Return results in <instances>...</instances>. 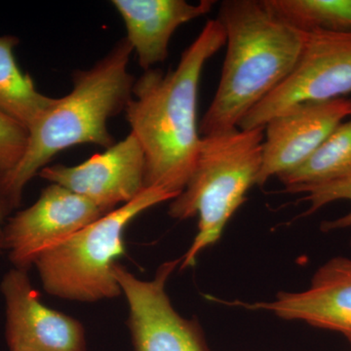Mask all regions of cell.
<instances>
[{
    "instance_id": "1",
    "label": "cell",
    "mask_w": 351,
    "mask_h": 351,
    "mask_svg": "<svg viewBox=\"0 0 351 351\" xmlns=\"http://www.w3.org/2000/svg\"><path fill=\"white\" fill-rule=\"evenodd\" d=\"M225 29L209 20L174 69L145 71L134 83L125 117L145 154V188L176 197L184 191L199 154L198 88L208 60L226 45Z\"/></svg>"
},
{
    "instance_id": "2",
    "label": "cell",
    "mask_w": 351,
    "mask_h": 351,
    "mask_svg": "<svg viewBox=\"0 0 351 351\" xmlns=\"http://www.w3.org/2000/svg\"><path fill=\"white\" fill-rule=\"evenodd\" d=\"M218 20L226 54L218 88L201 120V137L239 128L240 121L287 78L304 32L270 10L265 0H225Z\"/></svg>"
},
{
    "instance_id": "3",
    "label": "cell",
    "mask_w": 351,
    "mask_h": 351,
    "mask_svg": "<svg viewBox=\"0 0 351 351\" xmlns=\"http://www.w3.org/2000/svg\"><path fill=\"white\" fill-rule=\"evenodd\" d=\"M133 49L121 39L105 57L86 71L73 75L71 93L29 128L24 156L10 172L0 177V189L13 209L19 207L25 186L59 152L91 144L107 149L115 144L108 119L125 112L136 80L129 73Z\"/></svg>"
},
{
    "instance_id": "4",
    "label": "cell",
    "mask_w": 351,
    "mask_h": 351,
    "mask_svg": "<svg viewBox=\"0 0 351 351\" xmlns=\"http://www.w3.org/2000/svg\"><path fill=\"white\" fill-rule=\"evenodd\" d=\"M263 127L202 137L199 154L184 191L171 201L170 217H198V232L182 258L193 267L201 252L221 239L230 219L257 184L262 167Z\"/></svg>"
},
{
    "instance_id": "5",
    "label": "cell",
    "mask_w": 351,
    "mask_h": 351,
    "mask_svg": "<svg viewBox=\"0 0 351 351\" xmlns=\"http://www.w3.org/2000/svg\"><path fill=\"white\" fill-rule=\"evenodd\" d=\"M176 198L158 188H147L135 199L115 208L43 252L34 265L51 295L82 302L113 299L122 294L112 274L117 258L125 255L124 232L138 215Z\"/></svg>"
},
{
    "instance_id": "6",
    "label": "cell",
    "mask_w": 351,
    "mask_h": 351,
    "mask_svg": "<svg viewBox=\"0 0 351 351\" xmlns=\"http://www.w3.org/2000/svg\"><path fill=\"white\" fill-rule=\"evenodd\" d=\"M351 93V32H304L301 54L285 80L240 121L242 130L263 127L283 110L306 101Z\"/></svg>"
},
{
    "instance_id": "7",
    "label": "cell",
    "mask_w": 351,
    "mask_h": 351,
    "mask_svg": "<svg viewBox=\"0 0 351 351\" xmlns=\"http://www.w3.org/2000/svg\"><path fill=\"white\" fill-rule=\"evenodd\" d=\"M181 262L182 258L162 263L149 281L137 278L120 263L113 267L128 302L134 351H209L199 323L180 315L166 292V283Z\"/></svg>"
},
{
    "instance_id": "8",
    "label": "cell",
    "mask_w": 351,
    "mask_h": 351,
    "mask_svg": "<svg viewBox=\"0 0 351 351\" xmlns=\"http://www.w3.org/2000/svg\"><path fill=\"white\" fill-rule=\"evenodd\" d=\"M106 214L91 201L50 184L32 206L7 219L2 247L16 269L27 270L43 252Z\"/></svg>"
},
{
    "instance_id": "9",
    "label": "cell",
    "mask_w": 351,
    "mask_h": 351,
    "mask_svg": "<svg viewBox=\"0 0 351 351\" xmlns=\"http://www.w3.org/2000/svg\"><path fill=\"white\" fill-rule=\"evenodd\" d=\"M38 175L91 201L106 213L135 199L147 189L144 152L132 133L80 165L46 166Z\"/></svg>"
},
{
    "instance_id": "10",
    "label": "cell",
    "mask_w": 351,
    "mask_h": 351,
    "mask_svg": "<svg viewBox=\"0 0 351 351\" xmlns=\"http://www.w3.org/2000/svg\"><path fill=\"white\" fill-rule=\"evenodd\" d=\"M351 115V99L298 104L263 126L262 167L257 186L306 162L335 129Z\"/></svg>"
},
{
    "instance_id": "11",
    "label": "cell",
    "mask_w": 351,
    "mask_h": 351,
    "mask_svg": "<svg viewBox=\"0 0 351 351\" xmlns=\"http://www.w3.org/2000/svg\"><path fill=\"white\" fill-rule=\"evenodd\" d=\"M0 290L5 302V338L10 351H86L82 323L44 306L27 270H9Z\"/></svg>"
},
{
    "instance_id": "12",
    "label": "cell",
    "mask_w": 351,
    "mask_h": 351,
    "mask_svg": "<svg viewBox=\"0 0 351 351\" xmlns=\"http://www.w3.org/2000/svg\"><path fill=\"white\" fill-rule=\"evenodd\" d=\"M234 304L338 332L351 345V258L338 256L328 261L302 292H279L270 302Z\"/></svg>"
},
{
    "instance_id": "13",
    "label": "cell",
    "mask_w": 351,
    "mask_h": 351,
    "mask_svg": "<svg viewBox=\"0 0 351 351\" xmlns=\"http://www.w3.org/2000/svg\"><path fill=\"white\" fill-rule=\"evenodd\" d=\"M217 3L201 0L191 4L184 0H112L125 25L126 39L144 71L163 63L175 32L182 25L211 12Z\"/></svg>"
},
{
    "instance_id": "14",
    "label": "cell",
    "mask_w": 351,
    "mask_h": 351,
    "mask_svg": "<svg viewBox=\"0 0 351 351\" xmlns=\"http://www.w3.org/2000/svg\"><path fill=\"white\" fill-rule=\"evenodd\" d=\"M19 43L10 34L0 36V110L29 129L58 98L41 94L32 76L21 71L14 54Z\"/></svg>"
},
{
    "instance_id": "15",
    "label": "cell",
    "mask_w": 351,
    "mask_h": 351,
    "mask_svg": "<svg viewBox=\"0 0 351 351\" xmlns=\"http://www.w3.org/2000/svg\"><path fill=\"white\" fill-rule=\"evenodd\" d=\"M351 176V115L297 169L278 176L284 191L325 184Z\"/></svg>"
},
{
    "instance_id": "16",
    "label": "cell",
    "mask_w": 351,
    "mask_h": 351,
    "mask_svg": "<svg viewBox=\"0 0 351 351\" xmlns=\"http://www.w3.org/2000/svg\"><path fill=\"white\" fill-rule=\"evenodd\" d=\"M298 31L351 32V0H265Z\"/></svg>"
},
{
    "instance_id": "17",
    "label": "cell",
    "mask_w": 351,
    "mask_h": 351,
    "mask_svg": "<svg viewBox=\"0 0 351 351\" xmlns=\"http://www.w3.org/2000/svg\"><path fill=\"white\" fill-rule=\"evenodd\" d=\"M288 193H306V195L302 197V200L309 202L311 206L302 216H309L324 207L325 205L335 201L348 200L351 202V176L338 181L301 186V188L288 191ZM350 226L351 211L345 216L339 217L332 221H323L321 230L322 232H330L332 230H343Z\"/></svg>"
},
{
    "instance_id": "18",
    "label": "cell",
    "mask_w": 351,
    "mask_h": 351,
    "mask_svg": "<svg viewBox=\"0 0 351 351\" xmlns=\"http://www.w3.org/2000/svg\"><path fill=\"white\" fill-rule=\"evenodd\" d=\"M27 142L29 129L0 110V177L18 165Z\"/></svg>"
},
{
    "instance_id": "19",
    "label": "cell",
    "mask_w": 351,
    "mask_h": 351,
    "mask_svg": "<svg viewBox=\"0 0 351 351\" xmlns=\"http://www.w3.org/2000/svg\"><path fill=\"white\" fill-rule=\"evenodd\" d=\"M13 208L11 206L9 201L7 200L5 196H4L3 193H2L1 189H0V252L3 250V247H2V241H3V228H4V221L10 214V212L12 211Z\"/></svg>"
}]
</instances>
